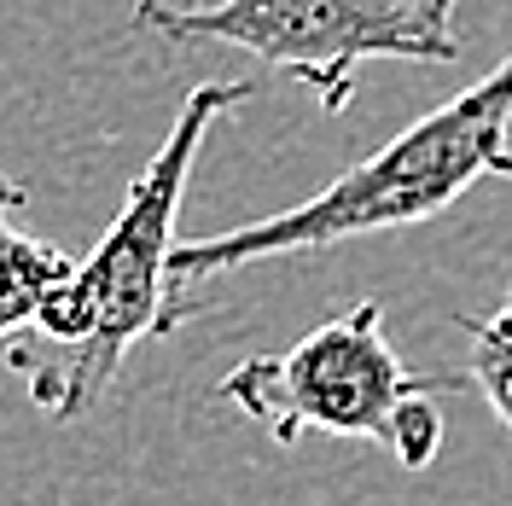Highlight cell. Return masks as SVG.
Listing matches in <instances>:
<instances>
[{
	"mask_svg": "<svg viewBox=\"0 0 512 506\" xmlns=\"http://www.w3.org/2000/svg\"><path fill=\"white\" fill-rule=\"evenodd\" d=\"M245 99L251 82L192 88L181 117L163 134L158 158L134 175L123 210L99 233V245L41 303L30 332L6 349V367L30 384V402L41 413L88 419L140 338H169L187 315H198V291L175 280V245H181L175 216L187 198L192 158L204 152V134Z\"/></svg>",
	"mask_w": 512,
	"mask_h": 506,
	"instance_id": "1",
	"label": "cell"
},
{
	"mask_svg": "<svg viewBox=\"0 0 512 506\" xmlns=\"http://www.w3.org/2000/svg\"><path fill=\"white\" fill-rule=\"evenodd\" d=\"M507 128H512V59H501L472 88H460L437 111H425L396 140H384L373 158L350 163L309 204H291L280 216L245 222L233 233H216V239L175 245V280L198 291L204 280L233 274L245 262L332 251L344 239L431 222L472 181H483L495 169V158L507 152Z\"/></svg>",
	"mask_w": 512,
	"mask_h": 506,
	"instance_id": "2",
	"label": "cell"
},
{
	"mask_svg": "<svg viewBox=\"0 0 512 506\" xmlns=\"http://www.w3.org/2000/svg\"><path fill=\"white\" fill-rule=\"evenodd\" d=\"M443 379L402 367L384 338V309L361 297L355 309L320 320L286 355H251L222 379V396L251 413L268 443H303L309 431L390 448L408 472L431 466L443 448Z\"/></svg>",
	"mask_w": 512,
	"mask_h": 506,
	"instance_id": "3",
	"label": "cell"
},
{
	"mask_svg": "<svg viewBox=\"0 0 512 506\" xmlns=\"http://www.w3.org/2000/svg\"><path fill=\"white\" fill-rule=\"evenodd\" d=\"M454 6L460 0H140L134 24L175 47H239L262 70L297 76L320 111H344L367 59H460Z\"/></svg>",
	"mask_w": 512,
	"mask_h": 506,
	"instance_id": "4",
	"label": "cell"
},
{
	"mask_svg": "<svg viewBox=\"0 0 512 506\" xmlns=\"http://www.w3.org/2000/svg\"><path fill=\"white\" fill-rule=\"evenodd\" d=\"M12 204H24V187L12 175H0V338L35 326L41 303L70 280V256L47 239H30L12 227Z\"/></svg>",
	"mask_w": 512,
	"mask_h": 506,
	"instance_id": "5",
	"label": "cell"
},
{
	"mask_svg": "<svg viewBox=\"0 0 512 506\" xmlns=\"http://www.w3.org/2000/svg\"><path fill=\"white\" fill-rule=\"evenodd\" d=\"M454 326L466 332V379L512 437V280L489 315H454Z\"/></svg>",
	"mask_w": 512,
	"mask_h": 506,
	"instance_id": "6",
	"label": "cell"
},
{
	"mask_svg": "<svg viewBox=\"0 0 512 506\" xmlns=\"http://www.w3.org/2000/svg\"><path fill=\"white\" fill-rule=\"evenodd\" d=\"M489 175H501V181H512V146L501 152V158H495V169H489Z\"/></svg>",
	"mask_w": 512,
	"mask_h": 506,
	"instance_id": "7",
	"label": "cell"
}]
</instances>
